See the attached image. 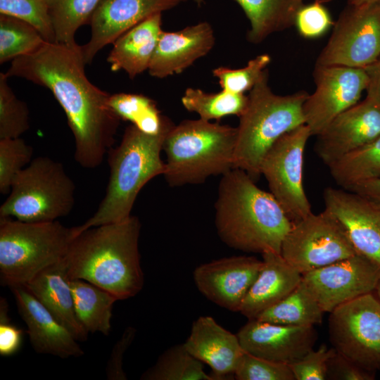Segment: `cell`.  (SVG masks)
Segmentation results:
<instances>
[{
	"instance_id": "836d02e7",
	"label": "cell",
	"mask_w": 380,
	"mask_h": 380,
	"mask_svg": "<svg viewBox=\"0 0 380 380\" xmlns=\"http://www.w3.org/2000/svg\"><path fill=\"white\" fill-rule=\"evenodd\" d=\"M44 42L40 32L19 18L0 14V63L31 53Z\"/></svg>"
},
{
	"instance_id": "60d3db41",
	"label": "cell",
	"mask_w": 380,
	"mask_h": 380,
	"mask_svg": "<svg viewBox=\"0 0 380 380\" xmlns=\"http://www.w3.org/2000/svg\"><path fill=\"white\" fill-rule=\"evenodd\" d=\"M335 353L334 348H328L326 345L309 350L300 359L289 365L295 380L327 379L328 362Z\"/></svg>"
},
{
	"instance_id": "ac0fdd59",
	"label": "cell",
	"mask_w": 380,
	"mask_h": 380,
	"mask_svg": "<svg viewBox=\"0 0 380 380\" xmlns=\"http://www.w3.org/2000/svg\"><path fill=\"white\" fill-rule=\"evenodd\" d=\"M380 136V110L366 97L334 118L316 136L315 151L327 166Z\"/></svg>"
},
{
	"instance_id": "7a4b0ae2",
	"label": "cell",
	"mask_w": 380,
	"mask_h": 380,
	"mask_svg": "<svg viewBox=\"0 0 380 380\" xmlns=\"http://www.w3.org/2000/svg\"><path fill=\"white\" fill-rule=\"evenodd\" d=\"M215 210L216 230L226 245L244 252L281 254L292 222L273 195L245 171L233 168L222 175Z\"/></svg>"
},
{
	"instance_id": "f1b7e54d",
	"label": "cell",
	"mask_w": 380,
	"mask_h": 380,
	"mask_svg": "<svg viewBox=\"0 0 380 380\" xmlns=\"http://www.w3.org/2000/svg\"><path fill=\"white\" fill-rule=\"evenodd\" d=\"M336 183L349 189L363 182L380 179V136L328 166Z\"/></svg>"
},
{
	"instance_id": "7c38bea8",
	"label": "cell",
	"mask_w": 380,
	"mask_h": 380,
	"mask_svg": "<svg viewBox=\"0 0 380 380\" xmlns=\"http://www.w3.org/2000/svg\"><path fill=\"white\" fill-rule=\"evenodd\" d=\"M329 334L338 353L367 371L380 369V300L374 292L331 312Z\"/></svg>"
},
{
	"instance_id": "4dcf8cb0",
	"label": "cell",
	"mask_w": 380,
	"mask_h": 380,
	"mask_svg": "<svg viewBox=\"0 0 380 380\" xmlns=\"http://www.w3.org/2000/svg\"><path fill=\"white\" fill-rule=\"evenodd\" d=\"M182 106L200 118L210 121L225 116H241L248 103V96L222 89L217 93L205 92L200 89L187 88L181 99Z\"/></svg>"
},
{
	"instance_id": "ffe728a7",
	"label": "cell",
	"mask_w": 380,
	"mask_h": 380,
	"mask_svg": "<svg viewBox=\"0 0 380 380\" xmlns=\"http://www.w3.org/2000/svg\"><path fill=\"white\" fill-rule=\"evenodd\" d=\"M18 311L27 325L35 352L63 359L82 356L84 352L70 332L61 324L24 285L9 287Z\"/></svg>"
},
{
	"instance_id": "484cf974",
	"label": "cell",
	"mask_w": 380,
	"mask_h": 380,
	"mask_svg": "<svg viewBox=\"0 0 380 380\" xmlns=\"http://www.w3.org/2000/svg\"><path fill=\"white\" fill-rule=\"evenodd\" d=\"M250 23L247 39L259 44L270 35L294 26L303 0H233Z\"/></svg>"
},
{
	"instance_id": "d6986e66",
	"label": "cell",
	"mask_w": 380,
	"mask_h": 380,
	"mask_svg": "<svg viewBox=\"0 0 380 380\" xmlns=\"http://www.w3.org/2000/svg\"><path fill=\"white\" fill-rule=\"evenodd\" d=\"M245 353L291 364L313 348L317 338L314 327H296L248 319L236 334Z\"/></svg>"
},
{
	"instance_id": "6da1fadb",
	"label": "cell",
	"mask_w": 380,
	"mask_h": 380,
	"mask_svg": "<svg viewBox=\"0 0 380 380\" xmlns=\"http://www.w3.org/2000/svg\"><path fill=\"white\" fill-rule=\"evenodd\" d=\"M81 46L44 42L11 61L8 77L25 79L48 89L63 109L75 140V160L95 168L115 143L120 119L109 106L110 94L87 77Z\"/></svg>"
},
{
	"instance_id": "4316f807",
	"label": "cell",
	"mask_w": 380,
	"mask_h": 380,
	"mask_svg": "<svg viewBox=\"0 0 380 380\" xmlns=\"http://www.w3.org/2000/svg\"><path fill=\"white\" fill-rule=\"evenodd\" d=\"M74 308L77 317L89 333L100 332L109 335L111 330L112 311L118 300L111 293L87 281L70 280Z\"/></svg>"
},
{
	"instance_id": "f546056e",
	"label": "cell",
	"mask_w": 380,
	"mask_h": 380,
	"mask_svg": "<svg viewBox=\"0 0 380 380\" xmlns=\"http://www.w3.org/2000/svg\"><path fill=\"white\" fill-rule=\"evenodd\" d=\"M101 0H44L54 32L55 42L74 45L75 35L90 23Z\"/></svg>"
},
{
	"instance_id": "ab89813d",
	"label": "cell",
	"mask_w": 380,
	"mask_h": 380,
	"mask_svg": "<svg viewBox=\"0 0 380 380\" xmlns=\"http://www.w3.org/2000/svg\"><path fill=\"white\" fill-rule=\"evenodd\" d=\"M334 25L331 13L323 1L315 0L300 8L294 26L303 37L316 39L323 36Z\"/></svg>"
},
{
	"instance_id": "1f68e13d",
	"label": "cell",
	"mask_w": 380,
	"mask_h": 380,
	"mask_svg": "<svg viewBox=\"0 0 380 380\" xmlns=\"http://www.w3.org/2000/svg\"><path fill=\"white\" fill-rule=\"evenodd\" d=\"M142 380H215L203 363L194 357L184 343L167 349L153 366L141 376Z\"/></svg>"
},
{
	"instance_id": "5b68a950",
	"label": "cell",
	"mask_w": 380,
	"mask_h": 380,
	"mask_svg": "<svg viewBox=\"0 0 380 380\" xmlns=\"http://www.w3.org/2000/svg\"><path fill=\"white\" fill-rule=\"evenodd\" d=\"M268 79L266 69L250 90L246 108L236 127L234 168L245 171L255 182L261 175V162L275 141L305 125L303 107L309 94L301 90L277 95L271 89Z\"/></svg>"
},
{
	"instance_id": "bcb514c9",
	"label": "cell",
	"mask_w": 380,
	"mask_h": 380,
	"mask_svg": "<svg viewBox=\"0 0 380 380\" xmlns=\"http://www.w3.org/2000/svg\"><path fill=\"white\" fill-rule=\"evenodd\" d=\"M380 204V179L363 182L349 189Z\"/></svg>"
},
{
	"instance_id": "e0dca14e",
	"label": "cell",
	"mask_w": 380,
	"mask_h": 380,
	"mask_svg": "<svg viewBox=\"0 0 380 380\" xmlns=\"http://www.w3.org/2000/svg\"><path fill=\"white\" fill-rule=\"evenodd\" d=\"M188 0H101L91 20V37L81 46L86 64L104 46L148 17L172 9Z\"/></svg>"
},
{
	"instance_id": "681fc988",
	"label": "cell",
	"mask_w": 380,
	"mask_h": 380,
	"mask_svg": "<svg viewBox=\"0 0 380 380\" xmlns=\"http://www.w3.org/2000/svg\"><path fill=\"white\" fill-rule=\"evenodd\" d=\"M194 1L198 7H201L204 4V0H194Z\"/></svg>"
},
{
	"instance_id": "3957f363",
	"label": "cell",
	"mask_w": 380,
	"mask_h": 380,
	"mask_svg": "<svg viewBox=\"0 0 380 380\" xmlns=\"http://www.w3.org/2000/svg\"><path fill=\"white\" fill-rule=\"evenodd\" d=\"M140 230L139 218L131 215L80 232L64 258L69 279L87 281L118 300L136 296L144 284L139 251Z\"/></svg>"
},
{
	"instance_id": "7402d4cb",
	"label": "cell",
	"mask_w": 380,
	"mask_h": 380,
	"mask_svg": "<svg viewBox=\"0 0 380 380\" xmlns=\"http://www.w3.org/2000/svg\"><path fill=\"white\" fill-rule=\"evenodd\" d=\"M184 345L194 357L211 368L215 380L234 378L235 369L245 353L237 334L210 316H201L194 322Z\"/></svg>"
},
{
	"instance_id": "4fadbf2b",
	"label": "cell",
	"mask_w": 380,
	"mask_h": 380,
	"mask_svg": "<svg viewBox=\"0 0 380 380\" xmlns=\"http://www.w3.org/2000/svg\"><path fill=\"white\" fill-rule=\"evenodd\" d=\"M315 89L303 103L305 125L318 135L338 115L357 103L369 77L365 68L315 65Z\"/></svg>"
},
{
	"instance_id": "b9f144b4",
	"label": "cell",
	"mask_w": 380,
	"mask_h": 380,
	"mask_svg": "<svg viewBox=\"0 0 380 380\" xmlns=\"http://www.w3.org/2000/svg\"><path fill=\"white\" fill-rule=\"evenodd\" d=\"M374 379V372L360 367L336 350L328 362L327 379L372 380Z\"/></svg>"
},
{
	"instance_id": "83f0119b",
	"label": "cell",
	"mask_w": 380,
	"mask_h": 380,
	"mask_svg": "<svg viewBox=\"0 0 380 380\" xmlns=\"http://www.w3.org/2000/svg\"><path fill=\"white\" fill-rule=\"evenodd\" d=\"M324 313L318 302L301 280L289 294L255 319L283 325L315 327L322 322Z\"/></svg>"
},
{
	"instance_id": "2e32d148",
	"label": "cell",
	"mask_w": 380,
	"mask_h": 380,
	"mask_svg": "<svg viewBox=\"0 0 380 380\" xmlns=\"http://www.w3.org/2000/svg\"><path fill=\"white\" fill-rule=\"evenodd\" d=\"M262 265V260L253 256L222 258L196 267L193 277L207 299L228 310L239 312Z\"/></svg>"
},
{
	"instance_id": "44dd1931",
	"label": "cell",
	"mask_w": 380,
	"mask_h": 380,
	"mask_svg": "<svg viewBox=\"0 0 380 380\" xmlns=\"http://www.w3.org/2000/svg\"><path fill=\"white\" fill-rule=\"evenodd\" d=\"M211 25L201 22L176 32H161L148 71L154 77L179 74L207 55L215 44Z\"/></svg>"
},
{
	"instance_id": "f6af8a7d",
	"label": "cell",
	"mask_w": 380,
	"mask_h": 380,
	"mask_svg": "<svg viewBox=\"0 0 380 380\" xmlns=\"http://www.w3.org/2000/svg\"><path fill=\"white\" fill-rule=\"evenodd\" d=\"M369 77L367 96L380 110V58L365 68Z\"/></svg>"
},
{
	"instance_id": "cb8c5ba5",
	"label": "cell",
	"mask_w": 380,
	"mask_h": 380,
	"mask_svg": "<svg viewBox=\"0 0 380 380\" xmlns=\"http://www.w3.org/2000/svg\"><path fill=\"white\" fill-rule=\"evenodd\" d=\"M262 265L245 297L239 312L248 319L276 304L301 281L302 274L279 253L262 254Z\"/></svg>"
},
{
	"instance_id": "30bf717a",
	"label": "cell",
	"mask_w": 380,
	"mask_h": 380,
	"mask_svg": "<svg viewBox=\"0 0 380 380\" xmlns=\"http://www.w3.org/2000/svg\"><path fill=\"white\" fill-rule=\"evenodd\" d=\"M312 137L306 125L282 135L265 155L260 174L292 223L311 214L303 186L304 153Z\"/></svg>"
},
{
	"instance_id": "ee69618b",
	"label": "cell",
	"mask_w": 380,
	"mask_h": 380,
	"mask_svg": "<svg viewBox=\"0 0 380 380\" xmlns=\"http://www.w3.org/2000/svg\"><path fill=\"white\" fill-rule=\"evenodd\" d=\"M8 317V305L1 298L0 302V354L8 356L15 353L21 344L23 331L11 324Z\"/></svg>"
},
{
	"instance_id": "d590c367",
	"label": "cell",
	"mask_w": 380,
	"mask_h": 380,
	"mask_svg": "<svg viewBox=\"0 0 380 380\" xmlns=\"http://www.w3.org/2000/svg\"><path fill=\"white\" fill-rule=\"evenodd\" d=\"M270 62V56L263 53L251 59L243 68L232 69L219 67L213 70L212 72L218 80L222 89L235 94H244L256 84Z\"/></svg>"
},
{
	"instance_id": "8fae6325",
	"label": "cell",
	"mask_w": 380,
	"mask_h": 380,
	"mask_svg": "<svg viewBox=\"0 0 380 380\" xmlns=\"http://www.w3.org/2000/svg\"><path fill=\"white\" fill-rule=\"evenodd\" d=\"M338 221L327 210L292 223L281 255L302 275L356 254Z\"/></svg>"
},
{
	"instance_id": "74e56055",
	"label": "cell",
	"mask_w": 380,
	"mask_h": 380,
	"mask_svg": "<svg viewBox=\"0 0 380 380\" xmlns=\"http://www.w3.org/2000/svg\"><path fill=\"white\" fill-rule=\"evenodd\" d=\"M0 14L15 17L34 26L46 42H55L44 0H0Z\"/></svg>"
},
{
	"instance_id": "8d00e7d4",
	"label": "cell",
	"mask_w": 380,
	"mask_h": 380,
	"mask_svg": "<svg viewBox=\"0 0 380 380\" xmlns=\"http://www.w3.org/2000/svg\"><path fill=\"white\" fill-rule=\"evenodd\" d=\"M33 149L23 139H0V192L11 190L13 179L31 161Z\"/></svg>"
},
{
	"instance_id": "f35d334b",
	"label": "cell",
	"mask_w": 380,
	"mask_h": 380,
	"mask_svg": "<svg viewBox=\"0 0 380 380\" xmlns=\"http://www.w3.org/2000/svg\"><path fill=\"white\" fill-rule=\"evenodd\" d=\"M237 380H295L289 364L244 353L234 373Z\"/></svg>"
},
{
	"instance_id": "7bdbcfd3",
	"label": "cell",
	"mask_w": 380,
	"mask_h": 380,
	"mask_svg": "<svg viewBox=\"0 0 380 380\" xmlns=\"http://www.w3.org/2000/svg\"><path fill=\"white\" fill-rule=\"evenodd\" d=\"M136 335V329L127 327L120 338L115 343L108 360L106 374L109 380H126L127 375L123 369V358L125 352L132 344Z\"/></svg>"
},
{
	"instance_id": "52a82bcc",
	"label": "cell",
	"mask_w": 380,
	"mask_h": 380,
	"mask_svg": "<svg viewBox=\"0 0 380 380\" xmlns=\"http://www.w3.org/2000/svg\"><path fill=\"white\" fill-rule=\"evenodd\" d=\"M72 227L58 220L27 222L0 217L1 281L25 285L46 267L63 260L74 239Z\"/></svg>"
},
{
	"instance_id": "d6a6232c",
	"label": "cell",
	"mask_w": 380,
	"mask_h": 380,
	"mask_svg": "<svg viewBox=\"0 0 380 380\" xmlns=\"http://www.w3.org/2000/svg\"><path fill=\"white\" fill-rule=\"evenodd\" d=\"M109 106L118 117L148 134L158 133L166 116L162 115L156 102L136 94L118 93L110 96Z\"/></svg>"
},
{
	"instance_id": "5bb4252c",
	"label": "cell",
	"mask_w": 380,
	"mask_h": 380,
	"mask_svg": "<svg viewBox=\"0 0 380 380\" xmlns=\"http://www.w3.org/2000/svg\"><path fill=\"white\" fill-rule=\"evenodd\" d=\"M380 266L358 253L302 275L324 312L375 291Z\"/></svg>"
},
{
	"instance_id": "ba28073f",
	"label": "cell",
	"mask_w": 380,
	"mask_h": 380,
	"mask_svg": "<svg viewBox=\"0 0 380 380\" xmlns=\"http://www.w3.org/2000/svg\"><path fill=\"white\" fill-rule=\"evenodd\" d=\"M75 185L63 165L39 156L13 180L0 207V217L27 222H46L68 215L75 204Z\"/></svg>"
},
{
	"instance_id": "277c9868",
	"label": "cell",
	"mask_w": 380,
	"mask_h": 380,
	"mask_svg": "<svg viewBox=\"0 0 380 380\" xmlns=\"http://www.w3.org/2000/svg\"><path fill=\"white\" fill-rule=\"evenodd\" d=\"M174 125L166 117L157 134L144 132L134 125L126 127L120 144L107 153L110 175L106 195L93 216L72 227L75 237L90 227L121 222L132 215L142 187L165 172V164L160 153L165 139Z\"/></svg>"
},
{
	"instance_id": "603a6c76",
	"label": "cell",
	"mask_w": 380,
	"mask_h": 380,
	"mask_svg": "<svg viewBox=\"0 0 380 380\" xmlns=\"http://www.w3.org/2000/svg\"><path fill=\"white\" fill-rule=\"evenodd\" d=\"M24 286L77 341L87 340L89 333L75 314L64 259L39 272Z\"/></svg>"
},
{
	"instance_id": "8992f818",
	"label": "cell",
	"mask_w": 380,
	"mask_h": 380,
	"mask_svg": "<svg viewBox=\"0 0 380 380\" xmlns=\"http://www.w3.org/2000/svg\"><path fill=\"white\" fill-rule=\"evenodd\" d=\"M236 136V127L201 118L175 125L163 148L167 184H202L210 176L223 175L233 169Z\"/></svg>"
},
{
	"instance_id": "e575fe53",
	"label": "cell",
	"mask_w": 380,
	"mask_h": 380,
	"mask_svg": "<svg viewBox=\"0 0 380 380\" xmlns=\"http://www.w3.org/2000/svg\"><path fill=\"white\" fill-rule=\"evenodd\" d=\"M8 78L0 73V139L20 137L30 127L28 108L15 95Z\"/></svg>"
},
{
	"instance_id": "c3c4849f",
	"label": "cell",
	"mask_w": 380,
	"mask_h": 380,
	"mask_svg": "<svg viewBox=\"0 0 380 380\" xmlns=\"http://www.w3.org/2000/svg\"><path fill=\"white\" fill-rule=\"evenodd\" d=\"M374 292H375L376 296L380 300V277L379 278Z\"/></svg>"
},
{
	"instance_id": "d4e9b609",
	"label": "cell",
	"mask_w": 380,
	"mask_h": 380,
	"mask_svg": "<svg viewBox=\"0 0 380 380\" xmlns=\"http://www.w3.org/2000/svg\"><path fill=\"white\" fill-rule=\"evenodd\" d=\"M162 32V15L156 13L120 36L107 58L111 70L133 79L148 70Z\"/></svg>"
},
{
	"instance_id": "7dc6e473",
	"label": "cell",
	"mask_w": 380,
	"mask_h": 380,
	"mask_svg": "<svg viewBox=\"0 0 380 380\" xmlns=\"http://www.w3.org/2000/svg\"><path fill=\"white\" fill-rule=\"evenodd\" d=\"M376 1H379V0H348V4L358 5V4H366V3H369V2Z\"/></svg>"
},
{
	"instance_id": "9a60e30c",
	"label": "cell",
	"mask_w": 380,
	"mask_h": 380,
	"mask_svg": "<svg viewBox=\"0 0 380 380\" xmlns=\"http://www.w3.org/2000/svg\"><path fill=\"white\" fill-rule=\"evenodd\" d=\"M323 198L357 253L380 266V204L343 188H326Z\"/></svg>"
},
{
	"instance_id": "9c48e42d",
	"label": "cell",
	"mask_w": 380,
	"mask_h": 380,
	"mask_svg": "<svg viewBox=\"0 0 380 380\" xmlns=\"http://www.w3.org/2000/svg\"><path fill=\"white\" fill-rule=\"evenodd\" d=\"M380 58V0L348 4L315 65L362 68Z\"/></svg>"
}]
</instances>
